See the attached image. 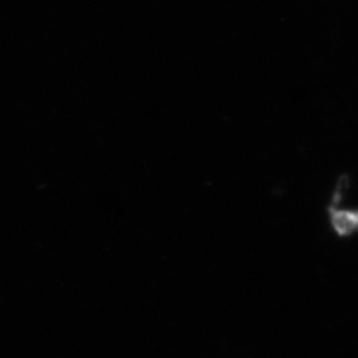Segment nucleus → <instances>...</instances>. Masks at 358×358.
<instances>
[{
	"label": "nucleus",
	"mask_w": 358,
	"mask_h": 358,
	"mask_svg": "<svg viewBox=\"0 0 358 358\" xmlns=\"http://www.w3.org/2000/svg\"><path fill=\"white\" fill-rule=\"evenodd\" d=\"M345 179L346 177H341L337 180V186L334 187L332 195V203L327 208L333 230L338 236H348L358 231V210L343 208L338 205L343 196V190L345 189Z\"/></svg>",
	"instance_id": "obj_1"
}]
</instances>
